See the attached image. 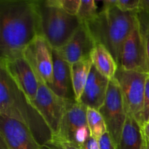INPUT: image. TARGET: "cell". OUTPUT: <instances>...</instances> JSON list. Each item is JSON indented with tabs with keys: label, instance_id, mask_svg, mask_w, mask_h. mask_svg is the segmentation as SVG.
Instances as JSON below:
<instances>
[{
	"label": "cell",
	"instance_id": "obj_17",
	"mask_svg": "<svg viewBox=\"0 0 149 149\" xmlns=\"http://www.w3.org/2000/svg\"><path fill=\"white\" fill-rule=\"evenodd\" d=\"M92 63L101 75L111 81L119 68L117 62L109 49L101 44H95L90 55Z\"/></svg>",
	"mask_w": 149,
	"mask_h": 149
},
{
	"label": "cell",
	"instance_id": "obj_18",
	"mask_svg": "<svg viewBox=\"0 0 149 149\" xmlns=\"http://www.w3.org/2000/svg\"><path fill=\"white\" fill-rule=\"evenodd\" d=\"M92 66L93 63L90 58L81 60L70 65L71 84L74 99L78 103L82 95Z\"/></svg>",
	"mask_w": 149,
	"mask_h": 149
},
{
	"label": "cell",
	"instance_id": "obj_23",
	"mask_svg": "<svg viewBox=\"0 0 149 149\" xmlns=\"http://www.w3.org/2000/svg\"><path fill=\"white\" fill-rule=\"evenodd\" d=\"M42 149H82L81 146L55 136L42 146Z\"/></svg>",
	"mask_w": 149,
	"mask_h": 149
},
{
	"label": "cell",
	"instance_id": "obj_5",
	"mask_svg": "<svg viewBox=\"0 0 149 149\" xmlns=\"http://www.w3.org/2000/svg\"><path fill=\"white\" fill-rule=\"evenodd\" d=\"M148 77V73L126 71L119 67L115 76L122 91L127 113L132 116L141 127L144 125L143 116L144 94Z\"/></svg>",
	"mask_w": 149,
	"mask_h": 149
},
{
	"label": "cell",
	"instance_id": "obj_7",
	"mask_svg": "<svg viewBox=\"0 0 149 149\" xmlns=\"http://www.w3.org/2000/svg\"><path fill=\"white\" fill-rule=\"evenodd\" d=\"M87 109L75 100H68L59 131L52 136L81 146L90 137L87 120Z\"/></svg>",
	"mask_w": 149,
	"mask_h": 149
},
{
	"label": "cell",
	"instance_id": "obj_22",
	"mask_svg": "<svg viewBox=\"0 0 149 149\" xmlns=\"http://www.w3.org/2000/svg\"><path fill=\"white\" fill-rule=\"evenodd\" d=\"M138 19L141 26V33L149 63V11L140 10L138 13Z\"/></svg>",
	"mask_w": 149,
	"mask_h": 149
},
{
	"label": "cell",
	"instance_id": "obj_2",
	"mask_svg": "<svg viewBox=\"0 0 149 149\" xmlns=\"http://www.w3.org/2000/svg\"><path fill=\"white\" fill-rule=\"evenodd\" d=\"M0 116L15 119L26 125L41 146L52 138V133L43 118L1 65H0Z\"/></svg>",
	"mask_w": 149,
	"mask_h": 149
},
{
	"label": "cell",
	"instance_id": "obj_27",
	"mask_svg": "<svg viewBox=\"0 0 149 149\" xmlns=\"http://www.w3.org/2000/svg\"><path fill=\"white\" fill-rule=\"evenodd\" d=\"M82 149H100L99 146L98 141L95 138H92L91 136L85 141L84 144L81 146Z\"/></svg>",
	"mask_w": 149,
	"mask_h": 149
},
{
	"label": "cell",
	"instance_id": "obj_14",
	"mask_svg": "<svg viewBox=\"0 0 149 149\" xmlns=\"http://www.w3.org/2000/svg\"><path fill=\"white\" fill-rule=\"evenodd\" d=\"M109 84V80L101 75L93 65L79 103L87 108L99 111L105 101Z\"/></svg>",
	"mask_w": 149,
	"mask_h": 149
},
{
	"label": "cell",
	"instance_id": "obj_30",
	"mask_svg": "<svg viewBox=\"0 0 149 149\" xmlns=\"http://www.w3.org/2000/svg\"><path fill=\"white\" fill-rule=\"evenodd\" d=\"M145 149H149V141L146 139V146Z\"/></svg>",
	"mask_w": 149,
	"mask_h": 149
},
{
	"label": "cell",
	"instance_id": "obj_31",
	"mask_svg": "<svg viewBox=\"0 0 149 149\" xmlns=\"http://www.w3.org/2000/svg\"><path fill=\"white\" fill-rule=\"evenodd\" d=\"M148 122H149V118H148Z\"/></svg>",
	"mask_w": 149,
	"mask_h": 149
},
{
	"label": "cell",
	"instance_id": "obj_19",
	"mask_svg": "<svg viewBox=\"0 0 149 149\" xmlns=\"http://www.w3.org/2000/svg\"><path fill=\"white\" fill-rule=\"evenodd\" d=\"M87 120L92 138L99 141L101 137L108 132L106 122L99 111L87 108Z\"/></svg>",
	"mask_w": 149,
	"mask_h": 149
},
{
	"label": "cell",
	"instance_id": "obj_13",
	"mask_svg": "<svg viewBox=\"0 0 149 149\" xmlns=\"http://www.w3.org/2000/svg\"><path fill=\"white\" fill-rule=\"evenodd\" d=\"M95 45V42L87 25L81 23L68 42L56 50L64 61L71 65L81 60L90 58Z\"/></svg>",
	"mask_w": 149,
	"mask_h": 149
},
{
	"label": "cell",
	"instance_id": "obj_20",
	"mask_svg": "<svg viewBox=\"0 0 149 149\" xmlns=\"http://www.w3.org/2000/svg\"><path fill=\"white\" fill-rule=\"evenodd\" d=\"M98 14L97 5L94 0H81L77 17L81 23H87Z\"/></svg>",
	"mask_w": 149,
	"mask_h": 149
},
{
	"label": "cell",
	"instance_id": "obj_9",
	"mask_svg": "<svg viewBox=\"0 0 149 149\" xmlns=\"http://www.w3.org/2000/svg\"><path fill=\"white\" fill-rule=\"evenodd\" d=\"M119 67L126 71L149 74V63L138 17L123 44Z\"/></svg>",
	"mask_w": 149,
	"mask_h": 149
},
{
	"label": "cell",
	"instance_id": "obj_26",
	"mask_svg": "<svg viewBox=\"0 0 149 149\" xmlns=\"http://www.w3.org/2000/svg\"><path fill=\"white\" fill-rule=\"evenodd\" d=\"M143 116L144 123L148 122L149 118V77L147 79L146 84Z\"/></svg>",
	"mask_w": 149,
	"mask_h": 149
},
{
	"label": "cell",
	"instance_id": "obj_16",
	"mask_svg": "<svg viewBox=\"0 0 149 149\" xmlns=\"http://www.w3.org/2000/svg\"><path fill=\"white\" fill-rule=\"evenodd\" d=\"M146 138L142 127L127 114L116 149H145Z\"/></svg>",
	"mask_w": 149,
	"mask_h": 149
},
{
	"label": "cell",
	"instance_id": "obj_1",
	"mask_svg": "<svg viewBox=\"0 0 149 149\" xmlns=\"http://www.w3.org/2000/svg\"><path fill=\"white\" fill-rule=\"evenodd\" d=\"M39 0L0 1L1 59L23 53L40 35Z\"/></svg>",
	"mask_w": 149,
	"mask_h": 149
},
{
	"label": "cell",
	"instance_id": "obj_21",
	"mask_svg": "<svg viewBox=\"0 0 149 149\" xmlns=\"http://www.w3.org/2000/svg\"><path fill=\"white\" fill-rule=\"evenodd\" d=\"M44 2L48 6L58 7L71 15L77 16L81 0H46Z\"/></svg>",
	"mask_w": 149,
	"mask_h": 149
},
{
	"label": "cell",
	"instance_id": "obj_25",
	"mask_svg": "<svg viewBox=\"0 0 149 149\" xmlns=\"http://www.w3.org/2000/svg\"><path fill=\"white\" fill-rule=\"evenodd\" d=\"M98 142L100 149H116V145L108 132L101 137Z\"/></svg>",
	"mask_w": 149,
	"mask_h": 149
},
{
	"label": "cell",
	"instance_id": "obj_29",
	"mask_svg": "<svg viewBox=\"0 0 149 149\" xmlns=\"http://www.w3.org/2000/svg\"><path fill=\"white\" fill-rule=\"evenodd\" d=\"M140 10L149 11V0H141Z\"/></svg>",
	"mask_w": 149,
	"mask_h": 149
},
{
	"label": "cell",
	"instance_id": "obj_6",
	"mask_svg": "<svg viewBox=\"0 0 149 149\" xmlns=\"http://www.w3.org/2000/svg\"><path fill=\"white\" fill-rule=\"evenodd\" d=\"M99 111L104 119L108 132L117 146L127 113L120 87L115 78L109 81L105 101Z\"/></svg>",
	"mask_w": 149,
	"mask_h": 149
},
{
	"label": "cell",
	"instance_id": "obj_12",
	"mask_svg": "<svg viewBox=\"0 0 149 149\" xmlns=\"http://www.w3.org/2000/svg\"><path fill=\"white\" fill-rule=\"evenodd\" d=\"M38 78L48 86L52 82L53 58L52 48L42 36H38L23 52Z\"/></svg>",
	"mask_w": 149,
	"mask_h": 149
},
{
	"label": "cell",
	"instance_id": "obj_8",
	"mask_svg": "<svg viewBox=\"0 0 149 149\" xmlns=\"http://www.w3.org/2000/svg\"><path fill=\"white\" fill-rule=\"evenodd\" d=\"M68 100L57 95L39 78L37 94L31 103L43 118L52 135H56L59 131Z\"/></svg>",
	"mask_w": 149,
	"mask_h": 149
},
{
	"label": "cell",
	"instance_id": "obj_4",
	"mask_svg": "<svg viewBox=\"0 0 149 149\" xmlns=\"http://www.w3.org/2000/svg\"><path fill=\"white\" fill-rule=\"evenodd\" d=\"M40 35L53 49H59L72 37L81 21L77 16L68 14L57 7L48 6L39 1Z\"/></svg>",
	"mask_w": 149,
	"mask_h": 149
},
{
	"label": "cell",
	"instance_id": "obj_3",
	"mask_svg": "<svg viewBox=\"0 0 149 149\" xmlns=\"http://www.w3.org/2000/svg\"><path fill=\"white\" fill-rule=\"evenodd\" d=\"M138 13H124L116 6L102 9L87 25L95 44H101L120 63L121 52L125 39L132 31Z\"/></svg>",
	"mask_w": 149,
	"mask_h": 149
},
{
	"label": "cell",
	"instance_id": "obj_11",
	"mask_svg": "<svg viewBox=\"0 0 149 149\" xmlns=\"http://www.w3.org/2000/svg\"><path fill=\"white\" fill-rule=\"evenodd\" d=\"M0 149H42V146L26 125L0 116Z\"/></svg>",
	"mask_w": 149,
	"mask_h": 149
},
{
	"label": "cell",
	"instance_id": "obj_24",
	"mask_svg": "<svg viewBox=\"0 0 149 149\" xmlns=\"http://www.w3.org/2000/svg\"><path fill=\"white\" fill-rule=\"evenodd\" d=\"M141 0H116V6L124 13H138Z\"/></svg>",
	"mask_w": 149,
	"mask_h": 149
},
{
	"label": "cell",
	"instance_id": "obj_10",
	"mask_svg": "<svg viewBox=\"0 0 149 149\" xmlns=\"http://www.w3.org/2000/svg\"><path fill=\"white\" fill-rule=\"evenodd\" d=\"M0 65L7 70L16 85L31 103L39 87V78L23 53L8 59L0 60Z\"/></svg>",
	"mask_w": 149,
	"mask_h": 149
},
{
	"label": "cell",
	"instance_id": "obj_15",
	"mask_svg": "<svg viewBox=\"0 0 149 149\" xmlns=\"http://www.w3.org/2000/svg\"><path fill=\"white\" fill-rule=\"evenodd\" d=\"M53 74L52 82L49 87L57 95L65 100H75L71 84L70 64L64 61L56 49H52Z\"/></svg>",
	"mask_w": 149,
	"mask_h": 149
},
{
	"label": "cell",
	"instance_id": "obj_28",
	"mask_svg": "<svg viewBox=\"0 0 149 149\" xmlns=\"http://www.w3.org/2000/svg\"><path fill=\"white\" fill-rule=\"evenodd\" d=\"M142 129L145 138L149 141V122H147L144 123V125L142 127Z\"/></svg>",
	"mask_w": 149,
	"mask_h": 149
}]
</instances>
